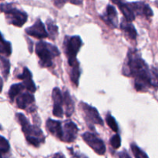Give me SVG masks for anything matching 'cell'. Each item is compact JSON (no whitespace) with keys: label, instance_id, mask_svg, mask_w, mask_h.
Wrapping results in <instances>:
<instances>
[{"label":"cell","instance_id":"16","mask_svg":"<svg viewBox=\"0 0 158 158\" xmlns=\"http://www.w3.org/2000/svg\"><path fill=\"white\" fill-rule=\"evenodd\" d=\"M120 27H121L122 30L125 32V34L131 40H135L136 37H137V31H136L133 24H131L130 22H127L126 19H124L123 21H122L121 24H120Z\"/></svg>","mask_w":158,"mask_h":158},{"label":"cell","instance_id":"12","mask_svg":"<svg viewBox=\"0 0 158 158\" xmlns=\"http://www.w3.org/2000/svg\"><path fill=\"white\" fill-rule=\"evenodd\" d=\"M18 78L23 80V85L25 86V88L27 89L29 92H35L36 88H35V83L32 81V73H31V72L27 69V68L25 67L24 69H23V73H22L21 75L18 76Z\"/></svg>","mask_w":158,"mask_h":158},{"label":"cell","instance_id":"22","mask_svg":"<svg viewBox=\"0 0 158 158\" xmlns=\"http://www.w3.org/2000/svg\"><path fill=\"white\" fill-rule=\"evenodd\" d=\"M72 69L70 72V78L71 80L73 83H75L76 86H78L79 84V79L80 77V67H79V63H77L73 66H71Z\"/></svg>","mask_w":158,"mask_h":158},{"label":"cell","instance_id":"29","mask_svg":"<svg viewBox=\"0 0 158 158\" xmlns=\"http://www.w3.org/2000/svg\"><path fill=\"white\" fill-rule=\"evenodd\" d=\"M119 158H131L129 156V154H127V152L125 151H123V152H120L119 154Z\"/></svg>","mask_w":158,"mask_h":158},{"label":"cell","instance_id":"25","mask_svg":"<svg viewBox=\"0 0 158 158\" xmlns=\"http://www.w3.org/2000/svg\"><path fill=\"white\" fill-rule=\"evenodd\" d=\"M0 63H1L0 66H1V69L3 73V75L6 78L9 72V66H10L9 65V62L6 58L0 56Z\"/></svg>","mask_w":158,"mask_h":158},{"label":"cell","instance_id":"21","mask_svg":"<svg viewBox=\"0 0 158 158\" xmlns=\"http://www.w3.org/2000/svg\"><path fill=\"white\" fill-rule=\"evenodd\" d=\"M10 146L5 137L0 136V158H6V154L9 152Z\"/></svg>","mask_w":158,"mask_h":158},{"label":"cell","instance_id":"27","mask_svg":"<svg viewBox=\"0 0 158 158\" xmlns=\"http://www.w3.org/2000/svg\"><path fill=\"white\" fill-rule=\"evenodd\" d=\"M110 144L112 148H114V149H118L120 148V144H121V139H120V137L118 134H116V135L113 136L111 137Z\"/></svg>","mask_w":158,"mask_h":158},{"label":"cell","instance_id":"34","mask_svg":"<svg viewBox=\"0 0 158 158\" xmlns=\"http://www.w3.org/2000/svg\"><path fill=\"white\" fill-rule=\"evenodd\" d=\"M0 130H1V126H0Z\"/></svg>","mask_w":158,"mask_h":158},{"label":"cell","instance_id":"33","mask_svg":"<svg viewBox=\"0 0 158 158\" xmlns=\"http://www.w3.org/2000/svg\"><path fill=\"white\" fill-rule=\"evenodd\" d=\"M2 89V80L0 78V92H1Z\"/></svg>","mask_w":158,"mask_h":158},{"label":"cell","instance_id":"9","mask_svg":"<svg viewBox=\"0 0 158 158\" xmlns=\"http://www.w3.org/2000/svg\"><path fill=\"white\" fill-rule=\"evenodd\" d=\"M63 135L62 140L64 142L70 143L73 142L77 137V134L78 133V128L77 125L73 122H66L64 124V127L63 129Z\"/></svg>","mask_w":158,"mask_h":158},{"label":"cell","instance_id":"3","mask_svg":"<svg viewBox=\"0 0 158 158\" xmlns=\"http://www.w3.org/2000/svg\"><path fill=\"white\" fill-rule=\"evenodd\" d=\"M35 52L40 58V65L43 67L52 66V58L60 55V52L56 46L43 41L36 44Z\"/></svg>","mask_w":158,"mask_h":158},{"label":"cell","instance_id":"4","mask_svg":"<svg viewBox=\"0 0 158 158\" xmlns=\"http://www.w3.org/2000/svg\"><path fill=\"white\" fill-rule=\"evenodd\" d=\"M0 9L6 14L8 22L15 26L21 27L27 20V14L14 7L12 4H2Z\"/></svg>","mask_w":158,"mask_h":158},{"label":"cell","instance_id":"15","mask_svg":"<svg viewBox=\"0 0 158 158\" xmlns=\"http://www.w3.org/2000/svg\"><path fill=\"white\" fill-rule=\"evenodd\" d=\"M34 100H35L34 96L30 93L26 92L17 97L16 103L19 109H26L28 106L33 103Z\"/></svg>","mask_w":158,"mask_h":158},{"label":"cell","instance_id":"24","mask_svg":"<svg viewBox=\"0 0 158 158\" xmlns=\"http://www.w3.org/2000/svg\"><path fill=\"white\" fill-rule=\"evenodd\" d=\"M131 150H132V152L135 158H149L148 156L141 149H140L135 143L131 144Z\"/></svg>","mask_w":158,"mask_h":158},{"label":"cell","instance_id":"26","mask_svg":"<svg viewBox=\"0 0 158 158\" xmlns=\"http://www.w3.org/2000/svg\"><path fill=\"white\" fill-rule=\"evenodd\" d=\"M106 121L107 123L108 126L110 127V129H112V131H114V132H117L118 131V126H117V122H116L114 117H112L110 114H108L107 115V117L106 118Z\"/></svg>","mask_w":158,"mask_h":158},{"label":"cell","instance_id":"30","mask_svg":"<svg viewBox=\"0 0 158 158\" xmlns=\"http://www.w3.org/2000/svg\"><path fill=\"white\" fill-rule=\"evenodd\" d=\"M152 73L154 74V75L157 77V78L158 79V66L157 67H154L152 69Z\"/></svg>","mask_w":158,"mask_h":158},{"label":"cell","instance_id":"17","mask_svg":"<svg viewBox=\"0 0 158 158\" xmlns=\"http://www.w3.org/2000/svg\"><path fill=\"white\" fill-rule=\"evenodd\" d=\"M63 103L66 106V114L67 117H70L74 111V103L73 101L71 99L70 95L69 92L66 91L64 93V97H63Z\"/></svg>","mask_w":158,"mask_h":158},{"label":"cell","instance_id":"5","mask_svg":"<svg viewBox=\"0 0 158 158\" xmlns=\"http://www.w3.org/2000/svg\"><path fill=\"white\" fill-rule=\"evenodd\" d=\"M66 43V52L68 58V63L70 66H73L77 63V55L82 45L81 38L78 35L72 37H66L65 40Z\"/></svg>","mask_w":158,"mask_h":158},{"label":"cell","instance_id":"8","mask_svg":"<svg viewBox=\"0 0 158 158\" xmlns=\"http://www.w3.org/2000/svg\"><path fill=\"white\" fill-rule=\"evenodd\" d=\"M82 108H83V110L84 111L85 114H86L88 121L95 123V124L103 125V120L101 119L98 111L97 110L96 108L84 103H82Z\"/></svg>","mask_w":158,"mask_h":158},{"label":"cell","instance_id":"6","mask_svg":"<svg viewBox=\"0 0 158 158\" xmlns=\"http://www.w3.org/2000/svg\"><path fill=\"white\" fill-rule=\"evenodd\" d=\"M83 139L97 154L103 155L106 152V147L103 140L94 135V134L86 132L83 134Z\"/></svg>","mask_w":158,"mask_h":158},{"label":"cell","instance_id":"11","mask_svg":"<svg viewBox=\"0 0 158 158\" xmlns=\"http://www.w3.org/2000/svg\"><path fill=\"white\" fill-rule=\"evenodd\" d=\"M112 2L118 6L119 9L124 15V18L127 21L131 23L135 19V15L127 3L125 2L123 0H112Z\"/></svg>","mask_w":158,"mask_h":158},{"label":"cell","instance_id":"14","mask_svg":"<svg viewBox=\"0 0 158 158\" xmlns=\"http://www.w3.org/2000/svg\"><path fill=\"white\" fill-rule=\"evenodd\" d=\"M103 19L106 23H107L109 26L115 28L117 26V12L116 9L114 6H109L106 8V13L103 16Z\"/></svg>","mask_w":158,"mask_h":158},{"label":"cell","instance_id":"18","mask_svg":"<svg viewBox=\"0 0 158 158\" xmlns=\"http://www.w3.org/2000/svg\"><path fill=\"white\" fill-rule=\"evenodd\" d=\"M11 52H12V46H11L10 43L6 41L0 32V56H9Z\"/></svg>","mask_w":158,"mask_h":158},{"label":"cell","instance_id":"20","mask_svg":"<svg viewBox=\"0 0 158 158\" xmlns=\"http://www.w3.org/2000/svg\"><path fill=\"white\" fill-rule=\"evenodd\" d=\"M52 100H53L54 105L53 106H56V107H62V105L63 103V98L62 97L61 91L59 88L56 87L54 88L52 90Z\"/></svg>","mask_w":158,"mask_h":158},{"label":"cell","instance_id":"7","mask_svg":"<svg viewBox=\"0 0 158 158\" xmlns=\"http://www.w3.org/2000/svg\"><path fill=\"white\" fill-rule=\"evenodd\" d=\"M26 32L29 35L38 39H43L48 36V32H46L44 25L40 19L37 20L32 26L27 28Z\"/></svg>","mask_w":158,"mask_h":158},{"label":"cell","instance_id":"2","mask_svg":"<svg viewBox=\"0 0 158 158\" xmlns=\"http://www.w3.org/2000/svg\"><path fill=\"white\" fill-rule=\"evenodd\" d=\"M16 117L22 126V129L26 136V140L29 144L34 147H39L40 143L44 142V134L40 128L31 125L23 114H17Z\"/></svg>","mask_w":158,"mask_h":158},{"label":"cell","instance_id":"31","mask_svg":"<svg viewBox=\"0 0 158 158\" xmlns=\"http://www.w3.org/2000/svg\"><path fill=\"white\" fill-rule=\"evenodd\" d=\"M52 158H65V157L62 153H57V154H56L55 155L53 156Z\"/></svg>","mask_w":158,"mask_h":158},{"label":"cell","instance_id":"1","mask_svg":"<svg viewBox=\"0 0 158 158\" xmlns=\"http://www.w3.org/2000/svg\"><path fill=\"white\" fill-rule=\"evenodd\" d=\"M127 71L124 74L128 73L135 78V88L138 91H144L150 86L158 87V79L150 71L148 65L140 58V55L136 50H131L127 56Z\"/></svg>","mask_w":158,"mask_h":158},{"label":"cell","instance_id":"13","mask_svg":"<svg viewBox=\"0 0 158 158\" xmlns=\"http://www.w3.org/2000/svg\"><path fill=\"white\" fill-rule=\"evenodd\" d=\"M46 128H47V130L51 134H53L54 136H56V137H57L59 139L62 140L63 132L60 122L53 120L52 119H49L46 121Z\"/></svg>","mask_w":158,"mask_h":158},{"label":"cell","instance_id":"28","mask_svg":"<svg viewBox=\"0 0 158 158\" xmlns=\"http://www.w3.org/2000/svg\"><path fill=\"white\" fill-rule=\"evenodd\" d=\"M67 1H69V0H54V5L56 6L57 8L60 9V8L63 7Z\"/></svg>","mask_w":158,"mask_h":158},{"label":"cell","instance_id":"23","mask_svg":"<svg viewBox=\"0 0 158 158\" xmlns=\"http://www.w3.org/2000/svg\"><path fill=\"white\" fill-rule=\"evenodd\" d=\"M47 27L48 31H49L48 35H49V38L51 40H55L57 34H58V28H57V26L51 20L49 19L47 20Z\"/></svg>","mask_w":158,"mask_h":158},{"label":"cell","instance_id":"19","mask_svg":"<svg viewBox=\"0 0 158 158\" xmlns=\"http://www.w3.org/2000/svg\"><path fill=\"white\" fill-rule=\"evenodd\" d=\"M24 88L25 86L23 85V83H17V84L12 85L9 90V97L10 100L12 101L24 89Z\"/></svg>","mask_w":158,"mask_h":158},{"label":"cell","instance_id":"32","mask_svg":"<svg viewBox=\"0 0 158 158\" xmlns=\"http://www.w3.org/2000/svg\"><path fill=\"white\" fill-rule=\"evenodd\" d=\"M70 1L71 3H73V4H76V5H79L81 3V1L80 0H69Z\"/></svg>","mask_w":158,"mask_h":158},{"label":"cell","instance_id":"10","mask_svg":"<svg viewBox=\"0 0 158 158\" xmlns=\"http://www.w3.org/2000/svg\"><path fill=\"white\" fill-rule=\"evenodd\" d=\"M129 5L130 8L132 9L134 13L137 14L139 15H144L147 18L153 16L154 13H153L152 9H151L148 5L145 4L143 2H132L130 3Z\"/></svg>","mask_w":158,"mask_h":158}]
</instances>
